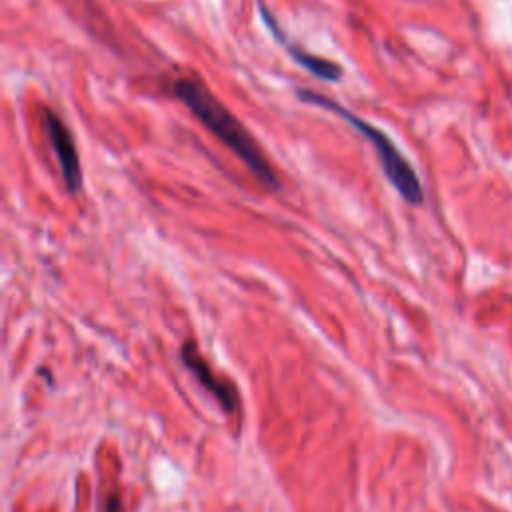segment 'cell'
<instances>
[{"instance_id": "6da1fadb", "label": "cell", "mask_w": 512, "mask_h": 512, "mask_svg": "<svg viewBox=\"0 0 512 512\" xmlns=\"http://www.w3.org/2000/svg\"><path fill=\"white\" fill-rule=\"evenodd\" d=\"M172 94L178 98L198 122L216 136L266 188L278 190L280 182L270 166L266 154L262 152L258 140L248 132V128L236 118V114L206 86L196 74L178 76L172 80Z\"/></svg>"}, {"instance_id": "7a4b0ae2", "label": "cell", "mask_w": 512, "mask_h": 512, "mask_svg": "<svg viewBox=\"0 0 512 512\" xmlns=\"http://www.w3.org/2000/svg\"><path fill=\"white\" fill-rule=\"evenodd\" d=\"M296 96H298V100H302L306 104H312V106L326 108V110L338 114L344 122H348L358 134H362L372 144V148L378 156V162L382 166V172L388 178V182L394 186V190L408 204L416 206V204L422 202L424 192H422V184H420V178H418L416 170L412 168V164L406 160V156L400 152V148L392 142V138L384 130H380L372 122L364 120L356 112L348 110L340 102H336V100H332V98H328V96H324L316 90L296 88Z\"/></svg>"}, {"instance_id": "3957f363", "label": "cell", "mask_w": 512, "mask_h": 512, "mask_svg": "<svg viewBox=\"0 0 512 512\" xmlns=\"http://www.w3.org/2000/svg\"><path fill=\"white\" fill-rule=\"evenodd\" d=\"M42 126L46 130L52 152L60 166L64 186L70 194H76L82 188V166L72 132L64 124V120L50 108L42 110Z\"/></svg>"}, {"instance_id": "8992f818", "label": "cell", "mask_w": 512, "mask_h": 512, "mask_svg": "<svg viewBox=\"0 0 512 512\" xmlns=\"http://www.w3.org/2000/svg\"><path fill=\"white\" fill-rule=\"evenodd\" d=\"M106 512H122V506H120V500H118V496L114 494H110L108 498H106Z\"/></svg>"}, {"instance_id": "5b68a950", "label": "cell", "mask_w": 512, "mask_h": 512, "mask_svg": "<svg viewBox=\"0 0 512 512\" xmlns=\"http://www.w3.org/2000/svg\"><path fill=\"white\" fill-rule=\"evenodd\" d=\"M258 10H260V16H262V22L266 24V28L270 30V34L274 36V40L286 50V54L298 64L302 66L304 70H308L312 76L316 78H322L326 82H338L342 78V66L334 60H328V58H322V56H316V54H310L308 50L300 48L298 44H294L286 34L284 30L278 26V22L274 20V16L268 12V8L264 6L262 0H258Z\"/></svg>"}, {"instance_id": "277c9868", "label": "cell", "mask_w": 512, "mask_h": 512, "mask_svg": "<svg viewBox=\"0 0 512 512\" xmlns=\"http://www.w3.org/2000/svg\"><path fill=\"white\" fill-rule=\"evenodd\" d=\"M180 360L182 364L192 372L196 382L220 404V408L228 414L238 410L240 396L234 388V384L226 378H218L214 370L208 366V362L202 358V354L196 348L194 340H186L180 348Z\"/></svg>"}]
</instances>
